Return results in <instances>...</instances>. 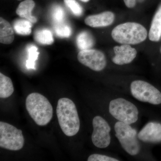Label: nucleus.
Returning <instances> with one entry per match:
<instances>
[{
	"label": "nucleus",
	"mask_w": 161,
	"mask_h": 161,
	"mask_svg": "<svg viewBox=\"0 0 161 161\" xmlns=\"http://www.w3.org/2000/svg\"><path fill=\"white\" fill-rule=\"evenodd\" d=\"M57 115L61 130L67 136H74L79 132L80 122L74 102L69 98H60L57 107Z\"/></svg>",
	"instance_id": "obj_1"
},
{
	"label": "nucleus",
	"mask_w": 161,
	"mask_h": 161,
	"mask_svg": "<svg viewBox=\"0 0 161 161\" xmlns=\"http://www.w3.org/2000/svg\"><path fill=\"white\" fill-rule=\"evenodd\" d=\"M26 110L31 118L39 126H45L51 120L53 108L49 101L38 93H32L26 98Z\"/></svg>",
	"instance_id": "obj_2"
},
{
	"label": "nucleus",
	"mask_w": 161,
	"mask_h": 161,
	"mask_svg": "<svg viewBox=\"0 0 161 161\" xmlns=\"http://www.w3.org/2000/svg\"><path fill=\"white\" fill-rule=\"evenodd\" d=\"M112 36L116 42L124 44H136L147 39V31L142 25L136 23H126L115 27Z\"/></svg>",
	"instance_id": "obj_3"
},
{
	"label": "nucleus",
	"mask_w": 161,
	"mask_h": 161,
	"mask_svg": "<svg viewBox=\"0 0 161 161\" xmlns=\"http://www.w3.org/2000/svg\"><path fill=\"white\" fill-rule=\"evenodd\" d=\"M109 111L115 119L128 125L135 123L138 119L137 108L131 102L123 98H116L111 101Z\"/></svg>",
	"instance_id": "obj_4"
},
{
	"label": "nucleus",
	"mask_w": 161,
	"mask_h": 161,
	"mask_svg": "<svg viewBox=\"0 0 161 161\" xmlns=\"http://www.w3.org/2000/svg\"><path fill=\"white\" fill-rule=\"evenodd\" d=\"M115 136L124 150L130 155H137L140 150V146L136 137V130L130 125L119 121L115 124Z\"/></svg>",
	"instance_id": "obj_5"
},
{
	"label": "nucleus",
	"mask_w": 161,
	"mask_h": 161,
	"mask_svg": "<svg viewBox=\"0 0 161 161\" xmlns=\"http://www.w3.org/2000/svg\"><path fill=\"white\" fill-rule=\"evenodd\" d=\"M23 132L12 125L0 122V147L10 150L17 151L24 146Z\"/></svg>",
	"instance_id": "obj_6"
},
{
	"label": "nucleus",
	"mask_w": 161,
	"mask_h": 161,
	"mask_svg": "<svg viewBox=\"0 0 161 161\" xmlns=\"http://www.w3.org/2000/svg\"><path fill=\"white\" fill-rule=\"evenodd\" d=\"M132 95L137 100L153 105L161 103V93L156 88L146 81L136 80L130 86Z\"/></svg>",
	"instance_id": "obj_7"
},
{
	"label": "nucleus",
	"mask_w": 161,
	"mask_h": 161,
	"mask_svg": "<svg viewBox=\"0 0 161 161\" xmlns=\"http://www.w3.org/2000/svg\"><path fill=\"white\" fill-rule=\"evenodd\" d=\"M93 132L92 139L93 144L97 148L104 149L111 143V129L105 119L100 116L94 117L92 121Z\"/></svg>",
	"instance_id": "obj_8"
},
{
	"label": "nucleus",
	"mask_w": 161,
	"mask_h": 161,
	"mask_svg": "<svg viewBox=\"0 0 161 161\" xmlns=\"http://www.w3.org/2000/svg\"><path fill=\"white\" fill-rule=\"evenodd\" d=\"M78 59L80 63L95 71H100L106 66L107 61L104 54L96 49L80 51L78 53Z\"/></svg>",
	"instance_id": "obj_9"
},
{
	"label": "nucleus",
	"mask_w": 161,
	"mask_h": 161,
	"mask_svg": "<svg viewBox=\"0 0 161 161\" xmlns=\"http://www.w3.org/2000/svg\"><path fill=\"white\" fill-rule=\"evenodd\" d=\"M115 56L112 58V61L118 65H123L130 63L135 59L137 51L129 44H123L115 46L113 48Z\"/></svg>",
	"instance_id": "obj_10"
},
{
	"label": "nucleus",
	"mask_w": 161,
	"mask_h": 161,
	"mask_svg": "<svg viewBox=\"0 0 161 161\" xmlns=\"http://www.w3.org/2000/svg\"><path fill=\"white\" fill-rule=\"evenodd\" d=\"M138 138L144 142H161V124L153 122L147 124L139 132Z\"/></svg>",
	"instance_id": "obj_11"
},
{
	"label": "nucleus",
	"mask_w": 161,
	"mask_h": 161,
	"mask_svg": "<svg viewBox=\"0 0 161 161\" xmlns=\"http://www.w3.org/2000/svg\"><path fill=\"white\" fill-rule=\"evenodd\" d=\"M115 19L114 14L111 11H105L99 14L88 16L85 23L92 27H106L112 25Z\"/></svg>",
	"instance_id": "obj_12"
},
{
	"label": "nucleus",
	"mask_w": 161,
	"mask_h": 161,
	"mask_svg": "<svg viewBox=\"0 0 161 161\" xmlns=\"http://www.w3.org/2000/svg\"><path fill=\"white\" fill-rule=\"evenodd\" d=\"M35 3L33 0H25L21 2L18 6L16 13L20 17L29 20L32 23H36L37 19L31 14L34 8Z\"/></svg>",
	"instance_id": "obj_13"
},
{
	"label": "nucleus",
	"mask_w": 161,
	"mask_h": 161,
	"mask_svg": "<svg viewBox=\"0 0 161 161\" xmlns=\"http://www.w3.org/2000/svg\"><path fill=\"white\" fill-rule=\"evenodd\" d=\"M14 34L10 23L2 17L0 18V42L9 44L13 42Z\"/></svg>",
	"instance_id": "obj_14"
},
{
	"label": "nucleus",
	"mask_w": 161,
	"mask_h": 161,
	"mask_svg": "<svg viewBox=\"0 0 161 161\" xmlns=\"http://www.w3.org/2000/svg\"><path fill=\"white\" fill-rule=\"evenodd\" d=\"M161 36V6L156 13L149 31V39L153 42H158Z\"/></svg>",
	"instance_id": "obj_15"
},
{
	"label": "nucleus",
	"mask_w": 161,
	"mask_h": 161,
	"mask_svg": "<svg viewBox=\"0 0 161 161\" xmlns=\"http://www.w3.org/2000/svg\"><path fill=\"white\" fill-rule=\"evenodd\" d=\"M14 92V88L11 79L0 73V98H9Z\"/></svg>",
	"instance_id": "obj_16"
},
{
	"label": "nucleus",
	"mask_w": 161,
	"mask_h": 161,
	"mask_svg": "<svg viewBox=\"0 0 161 161\" xmlns=\"http://www.w3.org/2000/svg\"><path fill=\"white\" fill-rule=\"evenodd\" d=\"M77 44L80 50L91 49L95 44V40L90 33L84 31L80 32L77 36Z\"/></svg>",
	"instance_id": "obj_17"
},
{
	"label": "nucleus",
	"mask_w": 161,
	"mask_h": 161,
	"mask_svg": "<svg viewBox=\"0 0 161 161\" xmlns=\"http://www.w3.org/2000/svg\"><path fill=\"white\" fill-rule=\"evenodd\" d=\"M32 23L26 19H17L14 22V29L17 34L28 36L31 33Z\"/></svg>",
	"instance_id": "obj_18"
},
{
	"label": "nucleus",
	"mask_w": 161,
	"mask_h": 161,
	"mask_svg": "<svg viewBox=\"0 0 161 161\" xmlns=\"http://www.w3.org/2000/svg\"><path fill=\"white\" fill-rule=\"evenodd\" d=\"M35 41L42 45H51L54 42V38L49 30L42 29L35 32L34 36Z\"/></svg>",
	"instance_id": "obj_19"
},
{
	"label": "nucleus",
	"mask_w": 161,
	"mask_h": 161,
	"mask_svg": "<svg viewBox=\"0 0 161 161\" xmlns=\"http://www.w3.org/2000/svg\"><path fill=\"white\" fill-rule=\"evenodd\" d=\"M28 58L26 60V67L28 69H36V61L37 60L40 53L35 45L28 47Z\"/></svg>",
	"instance_id": "obj_20"
},
{
	"label": "nucleus",
	"mask_w": 161,
	"mask_h": 161,
	"mask_svg": "<svg viewBox=\"0 0 161 161\" xmlns=\"http://www.w3.org/2000/svg\"><path fill=\"white\" fill-rule=\"evenodd\" d=\"M54 30L57 36L60 38H69L72 34L70 26L64 22L56 24Z\"/></svg>",
	"instance_id": "obj_21"
},
{
	"label": "nucleus",
	"mask_w": 161,
	"mask_h": 161,
	"mask_svg": "<svg viewBox=\"0 0 161 161\" xmlns=\"http://www.w3.org/2000/svg\"><path fill=\"white\" fill-rule=\"evenodd\" d=\"M65 17L64 9L60 6H56L52 12V18L56 24L63 23Z\"/></svg>",
	"instance_id": "obj_22"
},
{
	"label": "nucleus",
	"mask_w": 161,
	"mask_h": 161,
	"mask_svg": "<svg viewBox=\"0 0 161 161\" xmlns=\"http://www.w3.org/2000/svg\"><path fill=\"white\" fill-rule=\"evenodd\" d=\"M64 2L75 16H80L82 14L83 9L77 1L75 0H64Z\"/></svg>",
	"instance_id": "obj_23"
},
{
	"label": "nucleus",
	"mask_w": 161,
	"mask_h": 161,
	"mask_svg": "<svg viewBox=\"0 0 161 161\" xmlns=\"http://www.w3.org/2000/svg\"><path fill=\"white\" fill-rule=\"evenodd\" d=\"M88 161H118L117 159L106 155L99 154H93L89 157Z\"/></svg>",
	"instance_id": "obj_24"
},
{
	"label": "nucleus",
	"mask_w": 161,
	"mask_h": 161,
	"mask_svg": "<svg viewBox=\"0 0 161 161\" xmlns=\"http://www.w3.org/2000/svg\"><path fill=\"white\" fill-rule=\"evenodd\" d=\"M124 3L128 8H132L135 6L136 0H124Z\"/></svg>",
	"instance_id": "obj_25"
},
{
	"label": "nucleus",
	"mask_w": 161,
	"mask_h": 161,
	"mask_svg": "<svg viewBox=\"0 0 161 161\" xmlns=\"http://www.w3.org/2000/svg\"><path fill=\"white\" fill-rule=\"evenodd\" d=\"M81 2H84V3H87L90 0H80Z\"/></svg>",
	"instance_id": "obj_26"
},
{
	"label": "nucleus",
	"mask_w": 161,
	"mask_h": 161,
	"mask_svg": "<svg viewBox=\"0 0 161 161\" xmlns=\"http://www.w3.org/2000/svg\"><path fill=\"white\" fill-rule=\"evenodd\" d=\"M18 1H21V0H18Z\"/></svg>",
	"instance_id": "obj_27"
},
{
	"label": "nucleus",
	"mask_w": 161,
	"mask_h": 161,
	"mask_svg": "<svg viewBox=\"0 0 161 161\" xmlns=\"http://www.w3.org/2000/svg\"><path fill=\"white\" fill-rule=\"evenodd\" d=\"M160 52H161V49H160Z\"/></svg>",
	"instance_id": "obj_28"
}]
</instances>
